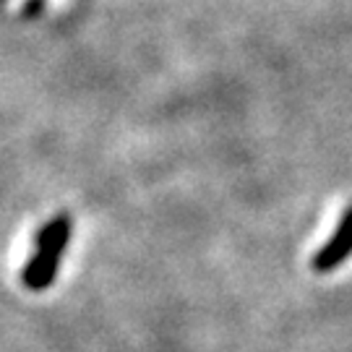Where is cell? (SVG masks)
<instances>
[{
  "mask_svg": "<svg viewBox=\"0 0 352 352\" xmlns=\"http://www.w3.org/2000/svg\"><path fill=\"white\" fill-rule=\"evenodd\" d=\"M65 240H68V222H65V219H55V222L42 232L39 248L24 274L26 285L32 289L45 287L52 279L55 269H58V258H60V253H63Z\"/></svg>",
  "mask_w": 352,
  "mask_h": 352,
  "instance_id": "1",
  "label": "cell"
},
{
  "mask_svg": "<svg viewBox=\"0 0 352 352\" xmlns=\"http://www.w3.org/2000/svg\"><path fill=\"white\" fill-rule=\"evenodd\" d=\"M352 245V217L344 222V230H342V235H337V238L331 240V245H329V251L318 258V264H321V269H327L331 261H337V258H342L344 253L350 251Z\"/></svg>",
  "mask_w": 352,
  "mask_h": 352,
  "instance_id": "2",
  "label": "cell"
}]
</instances>
